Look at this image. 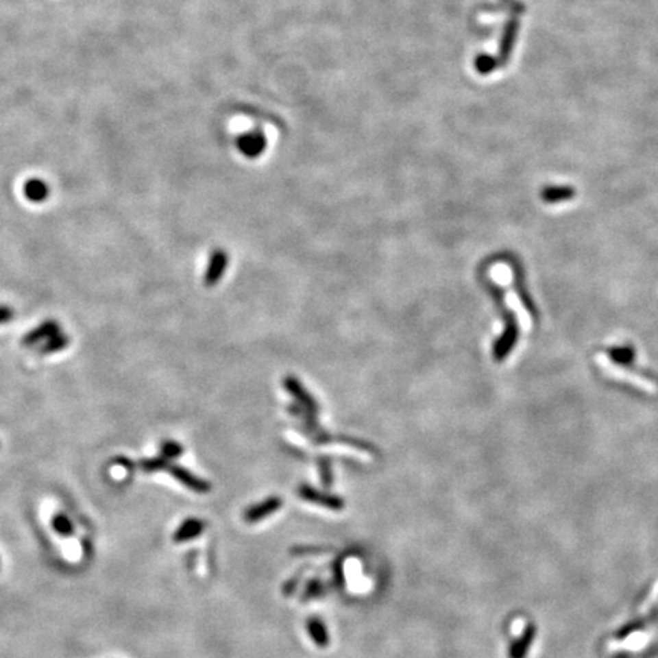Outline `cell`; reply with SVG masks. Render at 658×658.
Instances as JSON below:
<instances>
[{
	"label": "cell",
	"instance_id": "obj_10",
	"mask_svg": "<svg viewBox=\"0 0 658 658\" xmlns=\"http://www.w3.org/2000/svg\"><path fill=\"white\" fill-rule=\"evenodd\" d=\"M69 343H71V340H69L67 335L64 332H58V334H55L53 337H51L49 340L41 343L38 352L41 355H51V354H55V352H60V351H63V349H66L69 346Z\"/></svg>",
	"mask_w": 658,
	"mask_h": 658
},
{
	"label": "cell",
	"instance_id": "obj_17",
	"mask_svg": "<svg viewBox=\"0 0 658 658\" xmlns=\"http://www.w3.org/2000/svg\"><path fill=\"white\" fill-rule=\"evenodd\" d=\"M169 461H167V459L164 457H151V459H145V461H142L139 463L141 468L145 471V472H157V471H164V470H168V466H169Z\"/></svg>",
	"mask_w": 658,
	"mask_h": 658
},
{
	"label": "cell",
	"instance_id": "obj_8",
	"mask_svg": "<svg viewBox=\"0 0 658 658\" xmlns=\"http://www.w3.org/2000/svg\"><path fill=\"white\" fill-rule=\"evenodd\" d=\"M23 194L26 200L32 203H41L47 200V197L51 194V188L47 186L46 182L41 180V178H29L23 186Z\"/></svg>",
	"mask_w": 658,
	"mask_h": 658
},
{
	"label": "cell",
	"instance_id": "obj_14",
	"mask_svg": "<svg viewBox=\"0 0 658 658\" xmlns=\"http://www.w3.org/2000/svg\"><path fill=\"white\" fill-rule=\"evenodd\" d=\"M609 358H611L616 365L620 366H629L631 363L635 360V351L629 346H617L611 348L608 351Z\"/></svg>",
	"mask_w": 658,
	"mask_h": 658
},
{
	"label": "cell",
	"instance_id": "obj_19",
	"mask_svg": "<svg viewBox=\"0 0 658 658\" xmlns=\"http://www.w3.org/2000/svg\"><path fill=\"white\" fill-rule=\"evenodd\" d=\"M320 592H321L320 581H313V582H310V585H308L304 596H305V599H310V598H315V596H319Z\"/></svg>",
	"mask_w": 658,
	"mask_h": 658
},
{
	"label": "cell",
	"instance_id": "obj_16",
	"mask_svg": "<svg viewBox=\"0 0 658 658\" xmlns=\"http://www.w3.org/2000/svg\"><path fill=\"white\" fill-rule=\"evenodd\" d=\"M183 447L175 441H163L160 445V454L167 461H174V459L180 457L183 454Z\"/></svg>",
	"mask_w": 658,
	"mask_h": 658
},
{
	"label": "cell",
	"instance_id": "obj_12",
	"mask_svg": "<svg viewBox=\"0 0 658 658\" xmlns=\"http://www.w3.org/2000/svg\"><path fill=\"white\" fill-rule=\"evenodd\" d=\"M308 633H310L313 642L317 644L319 648H326L329 643V635L324 623L319 619H311L308 622Z\"/></svg>",
	"mask_w": 658,
	"mask_h": 658
},
{
	"label": "cell",
	"instance_id": "obj_15",
	"mask_svg": "<svg viewBox=\"0 0 658 658\" xmlns=\"http://www.w3.org/2000/svg\"><path fill=\"white\" fill-rule=\"evenodd\" d=\"M52 527L55 532L63 535V537H69V535L73 533V524L66 513H57V515L52 518Z\"/></svg>",
	"mask_w": 658,
	"mask_h": 658
},
{
	"label": "cell",
	"instance_id": "obj_1",
	"mask_svg": "<svg viewBox=\"0 0 658 658\" xmlns=\"http://www.w3.org/2000/svg\"><path fill=\"white\" fill-rule=\"evenodd\" d=\"M504 319H506L504 331L497 339V341L494 343V358L497 361H503L506 356L509 355V352L512 351L518 340V328L513 315L506 314Z\"/></svg>",
	"mask_w": 658,
	"mask_h": 658
},
{
	"label": "cell",
	"instance_id": "obj_21",
	"mask_svg": "<svg viewBox=\"0 0 658 658\" xmlns=\"http://www.w3.org/2000/svg\"><path fill=\"white\" fill-rule=\"evenodd\" d=\"M320 470H321V478H324V483L331 485V470H329V463L326 459H321L320 461Z\"/></svg>",
	"mask_w": 658,
	"mask_h": 658
},
{
	"label": "cell",
	"instance_id": "obj_20",
	"mask_svg": "<svg viewBox=\"0 0 658 658\" xmlns=\"http://www.w3.org/2000/svg\"><path fill=\"white\" fill-rule=\"evenodd\" d=\"M12 319H14V311L11 308L6 305H0V325L8 324V321H11Z\"/></svg>",
	"mask_w": 658,
	"mask_h": 658
},
{
	"label": "cell",
	"instance_id": "obj_18",
	"mask_svg": "<svg viewBox=\"0 0 658 658\" xmlns=\"http://www.w3.org/2000/svg\"><path fill=\"white\" fill-rule=\"evenodd\" d=\"M496 67V63H494V61L488 57H480L477 60V69L482 73H486V72H491L492 69Z\"/></svg>",
	"mask_w": 658,
	"mask_h": 658
},
{
	"label": "cell",
	"instance_id": "obj_5",
	"mask_svg": "<svg viewBox=\"0 0 658 658\" xmlns=\"http://www.w3.org/2000/svg\"><path fill=\"white\" fill-rule=\"evenodd\" d=\"M58 332H61V326H60L58 321L57 320H46V321H43V324H40L38 326L31 329V331L27 332L26 335H23L22 345L26 346V348L41 345V343L49 340L51 337H53V335L58 334Z\"/></svg>",
	"mask_w": 658,
	"mask_h": 658
},
{
	"label": "cell",
	"instance_id": "obj_3",
	"mask_svg": "<svg viewBox=\"0 0 658 658\" xmlns=\"http://www.w3.org/2000/svg\"><path fill=\"white\" fill-rule=\"evenodd\" d=\"M299 496L305 500V502H310L314 504L328 507V509L332 511H340L345 507V502L343 498L337 496H331V494L317 491L315 488H311L308 485H302L299 488Z\"/></svg>",
	"mask_w": 658,
	"mask_h": 658
},
{
	"label": "cell",
	"instance_id": "obj_11",
	"mask_svg": "<svg viewBox=\"0 0 658 658\" xmlns=\"http://www.w3.org/2000/svg\"><path fill=\"white\" fill-rule=\"evenodd\" d=\"M264 147H265V142H264L263 136L252 134V136H247V137H244V139L239 141V149H241L243 153L245 156H249V157L259 156L260 153H263Z\"/></svg>",
	"mask_w": 658,
	"mask_h": 658
},
{
	"label": "cell",
	"instance_id": "obj_7",
	"mask_svg": "<svg viewBox=\"0 0 658 658\" xmlns=\"http://www.w3.org/2000/svg\"><path fill=\"white\" fill-rule=\"evenodd\" d=\"M279 507H282V500L278 497L267 498L263 503H258L255 506H252L250 509H247L244 520L247 523H256V521H260L271 515V513L276 512Z\"/></svg>",
	"mask_w": 658,
	"mask_h": 658
},
{
	"label": "cell",
	"instance_id": "obj_4",
	"mask_svg": "<svg viewBox=\"0 0 658 658\" xmlns=\"http://www.w3.org/2000/svg\"><path fill=\"white\" fill-rule=\"evenodd\" d=\"M167 471L169 472L171 477H174L177 482H180L182 485L186 486V488L191 489V491L198 492V494H206V492L210 491V485L208 482H204L203 478L197 477L195 474H192L189 470L183 468V466H180V465L171 463Z\"/></svg>",
	"mask_w": 658,
	"mask_h": 658
},
{
	"label": "cell",
	"instance_id": "obj_22",
	"mask_svg": "<svg viewBox=\"0 0 658 658\" xmlns=\"http://www.w3.org/2000/svg\"><path fill=\"white\" fill-rule=\"evenodd\" d=\"M118 462H119V465H122V466H125V468H128V470H132V468H133V466H134V465H133L132 462H130V461H127V459H118Z\"/></svg>",
	"mask_w": 658,
	"mask_h": 658
},
{
	"label": "cell",
	"instance_id": "obj_6",
	"mask_svg": "<svg viewBox=\"0 0 658 658\" xmlns=\"http://www.w3.org/2000/svg\"><path fill=\"white\" fill-rule=\"evenodd\" d=\"M228 253L224 250L218 249L210 255L208 269H206L204 273V285L206 287H214L219 282V279L223 278V274L228 269Z\"/></svg>",
	"mask_w": 658,
	"mask_h": 658
},
{
	"label": "cell",
	"instance_id": "obj_13",
	"mask_svg": "<svg viewBox=\"0 0 658 658\" xmlns=\"http://www.w3.org/2000/svg\"><path fill=\"white\" fill-rule=\"evenodd\" d=\"M574 197V189L568 186H557V188H546L541 194V198L546 203H558L568 200V198Z\"/></svg>",
	"mask_w": 658,
	"mask_h": 658
},
{
	"label": "cell",
	"instance_id": "obj_2",
	"mask_svg": "<svg viewBox=\"0 0 658 658\" xmlns=\"http://www.w3.org/2000/svg\"><path fill=\"white\" fill-rule=\"evenodd\" d=\"M284 386L287 389V392L290 393L294 400L297 401L299 406L305 410L306 415L317 417V413H319L317 402L313 400V396L306 392V389H304V386H302L294 376H287L284 381Z\"/></svg>",
	"mask_w": 658,
	"mask_h": 658
},
{
	"label": "cell",
	"instance_id": "obj_9",
	"mask_svg": "<svg viewBox=\"0 0 658 658\" xmlns=\"http://www.w3.org/2000/svg\"><path fill=\"white\" fill-rule=\"evenodd\" d=\"M204 531V523L202 520L189 518L180 524V527L174 533L175 543H186V541L200 537V533Z\"/></svg>",
	"mask_w": 658,
	"mask_h": 658
}]
</instances>
